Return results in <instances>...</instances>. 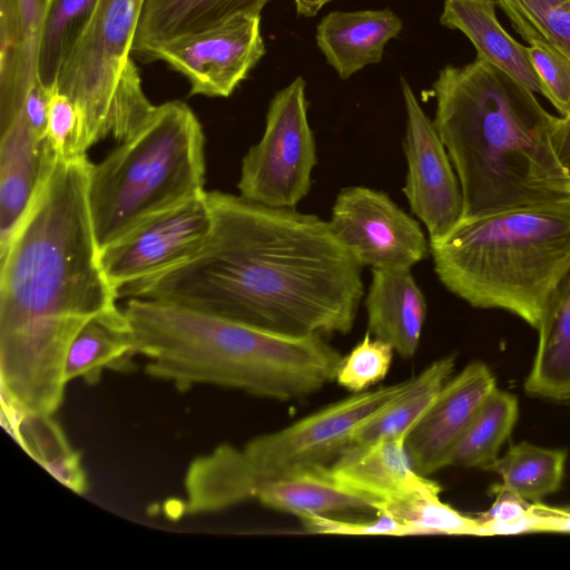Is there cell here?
Here are the masks:
<instances>
[{
	"mask_svg": "<svg viewBox=\"0 0 570 570\" xmlns=\"http://www.w3.org/2000/svg\"><path fill=\"white\" fill-rule=\"evenodd\" d=\"M38 82L24 57L18 0H0V128L22 111Z\"/></svg>",
	"mask_w": 570,
	"mask_h": 570,
	"instance_id": "28",
	"label": "cell"
},
{
	"mask_svg": "<svg viewBox=\"0 0 570 570\" xmlns=\"http://www.w3.org/2000/svg\"><path fill=\"white\" fill-rule=\"evenodd\" d=\"M454 362L453 356L439 358L421 373L411 377L406 391L358 430L353 443L364 444L380 440L406 439L451 377Z\"/></svg>",
	"mask_w": 570,
	"mask_h": 570,
	"instance_id": "24",
	"label": "cell"
},
{
	"mask_svg": "<svg viewBox=\"0 0 570 570\" xmlns=\"http://www.w3.org/2000/svg\"><path fill=\"white\" fill-rule=\"evenodd\" d=\"M205 135L180 100L155 106L139 129L91 164L88 204L100 250L144 220L206 193Z\"/></svg>",
	"mask_w": 570,
	"mask_h": 570,
	"instance_id": "6",
	"label": "cell"
},
{
	"mask_svg": "<svg viewBox=\"0 0 570 570\" xmlns=\"http://www.w3.org/2000/svg\"><path fill=\"white\" fill-rule=\"evenodd\" d=\"M268 0H145L131 53L139 58L175 38L219 24L235 16H261Z\"/></svg>",
	"mask_w": 570,
	"mask_h": 570,
	"instance_id": "20",
	"label": "cell"
},
{
	"mask_svg": "<svg viewBox=\"0 0 570 570\" xmlns=\"http://www.w3.org/2000/svg\"><path fill=\"white\" fill-rule=\"evenodd\" d=\"M91 161L56 158L23 219L0 247L1 407L53 416L79 331L117 306L88 204Z\"/></svg>",
	"mask_w": 570,
	"mask_h": 570,
	"instance_id": "2",
	"label": "cell"
},
{
	"mask_svg": "<svg viewBox=\"0 0 570 570\" xmlns=\"http://www.w3.org/2000/svg\"><path fill=\"white\" fill-rule=\"evenodd\" d=\"M567 456V451L562 449L520 442L511 445L503 456L484 471L500 475L501 484L521 499L540 502L560 489Z\"/></svg>",
	"mask_w": 570,
	"mask_h": 570,
	"instance_id": "25",
	"label": "cell"
},
{
	"mask_svg": "<svg viewBox=\"0 0 570 570\" xmlns=\"http://www.w3.org/2000/svg\"><path fill=\"white\" fill-rule=\"evenodd\" d=\"M305 87V80L297 77L271 100L264 134L242 160L237 188L243 198L295 208L308 194L317 156Z\"/></svg>",
	"mask_w": 570,
	"mask_h": 570,
	"instance_id": "8",
	"label": "cell"
},
{
	"mask_svg": "<svg viewBox=\"0 0 570 570\" xmlns=\"http://www.w3.org/2000/svg\"><path fill=\"white\" fill-rule=\"evenodd\" d=\"M365 307L371 335L403 358L414 356L428 306L411 268H372Z\"/></svg>",
	"mask_w": 570,
	"mask_h": 570,
	"instance_id": "17",
	"label": "cell"
},
{
	"mask_svg": "<svg viewBox=\"0 0 570 570\" xmlns=\"http://www.w3.org/2000/svg\"><path fill=\"white\" fill-rule=\"evenodd\" d=\"M529 531H570V511L534 502L514 525L513 534Z\"/></svg>",
	"mask_w": 570,
	"mask_h": 570,
	"instance_id": "36",
	"label": "cell"
},
{
	"mask_svg": "<svg viewBox=\"0 0 570 570\" xmlns=\"http://www.w3.org/2000/svg\"><path fill=\"white\" fill-rule=\"evenodd\" d=\"M401 88L406 114L403 148L407 163L403 193L412 213L426 227L430 243H435L462 219V191L433 121L404 78Z\"/></svg>",
	"mask_w": 570,
	"mask_h": 570,
	"instance_id": "13",
	"label": "cell"
},
{
	"mask_svg": "<svg viewBox=\"0 0 570 570\" xmlns=\"http://www.w3.org/2000/svg\"><path fill=\"white\" fill-rule=\"evenodd\" d=\"M144 4L145 0H97L58 78L55 89L69 97L81 112L87 151L109 136L118 141L124 138L119 86L131 60Z\"/></svg>",
	"mask_w": 570,
	"mask_h": 570,
	"instance_id": "7",
	"label": "cell"
},
{
	"mask_svg": "<svg viewBox=\"0 0 570 570\" xmlns=\"http://www.w3.org/2000/svg\"><path fill=\"white\" fill-rule=\"evenodd\" d=\"M297 518L307 532L315 534L415 535L407 524L380 512L376 519L367 521H351L322 514H302Z\"/></svg>",
	"mask_w": 570,
	"mask_h": 570,
	"instance_id": "34",
	"label": "cell"
},
{
	"mask_svg": "<svg viewBox=\"0 0 570 570\" xmlns=\"http://www.w3.org/2000/svg\"><path fill=\"white\" fill-rule=\"evenodd\" d=\"M330 468L341 485L365 499L376 512L416 494L441 489L414 469L405 439L352 443Z\"/></svg>",
	"mask_w": 570,
	"mask_h": 570,
	"instance_id": "15",
	"label": "cell"
},
{
	"mask_svg": "<svg viewBox=\"0 0 570 570\" xmlns=\"http://www.w3.org/2000/svg\"><path fill=\"white\" fill-rule=\"evenodd\" d=\"M432 88V121L460 183L462 218L570 199L553 139L559 117L533 91L479 57L445 66Z\"/></svg>",
	"mask_w": 570,
	"mask_h": 570,
	"instance_id": "3",
	"label": "cell"
},
{
	"mask_svg": "<svg viewBox=\"0 0 570 570\" xmlns=\"http://www.w3.org/2000/svg\"><path fill=\"white\" fill-rule=\"evenodd\" d=\"M527 47L546 97L563 118H570V57L541 41Z\"/></svg>",
	"mask_w": 570,
	"mask_h": 570,
	"instance_id": "32",
	"label": "cell"
},
{
	"mask_svg": "<svg viewBox=\"0 0 570 570\" xmlns=\"http://www.w3.org/2000/svg\"><path fill=\"white\" fill-rule=\"evenodd\" d=\"M490 490L495 500L478 518L481 535L511 534L512 528L527 515L530 503L502 484L493 485Z\"/></svg>",
	"mask_w": 570,
	"mask_h": 570,
	"instance_id": "35",
	"label": "cell"
},
{
	"mask_svg": "<svg viewBox=\"0 0 570 570\" xmlns=\"http://www.w3.org/2000/svg\"><path fill=\"white\" fill-rule=\"evenodd\" d=\"M538 350L524 390L556 402L570 400V273L551 296L537 328Z\"/></svg>",
	"mask_w": 570,
	"mask_h": 570,
	"instance_id": "23",
	"label": "cell"
},
{
	"mask_svg": "<svg viewBox=\"0 0 570 570\" xmlns=\"http://www.w3.org/2000/svg\"><path fill=\"white\" fill-rule=\"evenodd\" d=\"M394 352L390 344L373 337L367 331L351 352L342 357L335 375L336 383L352 393L368 390L385 379Z\"/></svg>",
	"mask_w": 570,
	"mask_h": 570,
	"instance_id": "31",
	"label": "cell"
},
{
	"mask_svg": "<svg viewBox=\"0 0 570 570\" xmlns=\"http://www.w3.org/2000/svg\"><path fill=\"white\" fill-rule=\"evenodd\" d=\"M210 228L206 191L144 220L102 248L105 274L118 294L187 261L205 243Z\"/></svg>",
	"mask_w": 570,
	"mask_h": 570,
	"instance_id": "12",
	"label": "cell"
},
{
	"mask_svg": "<svg viewBox=\"0 0 570 570\" xmlns=\"http://www.w3.org/2000/svg\"><path fill=\"white\" fill-rule=\"evenodd\" d=\"M495 387L493 373L480 361L469 363L448 380L405 439L407 454L420 474L430 476L449 466L476 411Z\"/></svg>",
	"mask_w": 570,
	"mask_h": 570,
	"instance_id": "14",
	"label": "cell"
},
{
	"mask_svg": "<svg viewBox=\"0 0 570 570\" xmlns=\"http://www.w3.org/2000/svg\"><path fill=\"white\" fill-rule=\"evenodd\" d=\"M212 228L187 261L121 288L292 335L348 333L364 295L362 266L330 223L295 208L207 191Z\"/></svg>",
	"mask_w": 570,
	"mask_h": 570,
	"instance_id": "1",
	"label": "cell"
},
{
	"mask_svg": "<svg viewBox=\"0 0 570 570\" xmlns=\"http://www.w3.org/2000/svg\"><path fill=\"white\" fill-rule=\"evenodd\" d=\"M495 0H445L440 23L463 32L476 49V57L543 96L527 47L502 28L495 16Z\"/></svg>",
	"mask_w": 570,
	"mask_h": 570,
	"instance_id": "19",
	"label": "cell"
},
{
	"mask_svg": "<svg viewBox=\"0 0 570 570\" xmlns=\"http://www.w3.org/2000/svg\"><path fill=\"white\" fill-rule=\"evenodd\" d=\"M402 28V20L390 9L332 11L316 27V43L327 63L346 80L380 62L385 45Z\"/></svg>",
	"mask_w": 570,
	"mask_h": 570,
	"instance_id": "18",
	"label": "cell"
},
{
	"mask_svg": "<svg viewBox=\"0 0 570 570\" xmlns=\"http://www.w3.org/2000/svg\"><path fill=\"white\" fill-rule=\"evenodd\" d=\"M430 252L450 292L538 328L570 273V199L462 218Z\"/></svg>",
	"mask_w": 570,
	"mask_h": 570,
	"instance_id": "5",
	"label": "cell"
},
{
	"mask_svg": "<svg viewBox=\"0 0 570 570\" xmlns=\"http://www.w3.org/2000/svg\"><path fill=\"white\" fill-rule=\"evenodd\" d=\"M297 13L307 18L316 16L324 4L332 0H294Z\"/></svg>",
	"mask_w": 570,
	"mask_h": 570,
	"instance_id": "38",
	"label": "cell"
},
{
	"mask_svg": "<svg viewBox=\"0 0 570 570\" xmlns=\"http://www.w3.org/2000/svg\"><path fill=\"white\" fill-rule=\"evenodd\" d=\"M97 0H48L39 49L38 81L55 89L70 53L85 32Z\"/></svg>",
	"mask_w": 570,
	"mask_h": 570,
	"instance_id": "27",
	"label": "cell"
},
{
	"mask_svg": "<svg viewBox=\"0 0 570 570\" xmlns=\"http://www.w3.org/2000/svg\"><path fill=\"white\" fill-rule=\"evenodd\" d=\"M135 357L129 324L116 306L92 317L76 335L66 360V380L96 384L105 371L131 372Z\"/></svg>",
	"mask_w": 570,
	"mask_h": 570,
	"instance_id": "22",
	"label": "cell"
},
{
	"mask_svg": "<svg viewBox=\"0 0 570 570\" xmlns=\"http://www.w3.org/2000/svg\"><path fill=\"white\" fill-rule=\"evenodd\" d=\"M442 489L416 494L392 504L380 513H386L411 527L415 535L450 534L481 535L478 519L463 515L440 499Z\"/></svg>",
	"mask_w": 570,
	"mask_h": 570,
	"instance_id": "30",
	"label": "cell"
},
{
	"mask_svg": "<svg viewBox=\"0 0 570 570\" xmlns=\"http://www.w3.org/2000/svg\"><path fill=\"white\" fill-rule=\"evenodd\" d=\"M528 42L541 41L570 57V0H495Z\"/></svg>",
	"mask_w": 570,
	"mask_h": 570,
	"instance_id": "29",
	"label": "cell"
},
{
	"mask_svg": "<svg viewBox=\"0 0 570 570\" xmlns=\"http://www.w3.org/2000/svg\"><path fill=\"white\" fill-rule=\"evenodd\" d=\"M518 412L515 395L495 387L476 411L449 465L485 470L499 458V451L518 420Z\"/></svg>",
	"mask_w": 570,
	"mask_h": 570,
	"instance_id": "26",
	"label": "cell"
},
{
	"mask_svg": "<svg viewBox=\"0 0 570 570\" xmlns=\"http://www.w3.org/2000/svg\"><path fill=\"white\" fill-rule=\"evenodd\" d=\"M553 139L558 156L570 176V118H558Z\"/></svg>",
	"mask_w": 570,
	"mask_h": 570,
	"instance_id": "37",
	"label": "cell"
},
{
	"mask_svg": "<svg viewBox=\"0 0 570 570\" xmlns=\"http://www.w3.org/2000/svg\"><path fill=\"white\" fill-rule=\"evenodd\" d=\"M410 382L353 393L285 428L250 439L242 450L262 476L331 465L353 443L356 432L400 397Z\"/></svg>",
	"mask_w": 570,
	"mask_h": 570,
	"instance_id": "9",
	"label": "cell"
},
{
	"mask_svg": "<svg viewBox=\"0 0 570 570\" xmlns=\"http://www.w3.org/2000/svg\"><path fill=\"white\" fill-rule=\"evenodd\" d=\"M57 156L21 111L0 128V247L10 239Z\"/></svg>",
	"mask_w": 570,
	"mask_h": 570,
	"instance_id": "16",
	"label": "cell"
},
{
	"mask_svg": "<svg viewBox=\"0 0 570 570\" xmlns=\"http://www.w3.org/2000/svg\"><path fill=\"white\" fill-rule=\"evenodd\" d=\"M47 140L58 158L87 156L81 112L69 97L56 89L49 102Z\"/></svg>",
	"mask_w": 570,
	"mask_h": 570,
	"instance_id": "33",
	"label": "cell"
},
{
	"mask_svg": "<svg viewBox=\"0 0 570 570\" xmlns=\"http://www.w3.org/2000/svg\"><path fill=\"white\" fill-rule=\"evenodd\" d=\"M264 55L261 16L239 14L158 45L141 59L161 60L185 76L189 95L228 97Z\"/></svg>",
	"mask_w": 570,
	"mask_h": 570,
	"instance_id": "11",
	"label": "cell"
},
{
	"mask_svg": "<svg viewBox=\"0 0 570 570\" xmlns=\"http://www.w3.org/2000/svg\"><path fill=\"white\" fill-rule=\"evenodd\" d=\"M124 313L147 375L180 391L213 385L299 400L334 381L343 357L322 335L278 333L164 301L128 298Z\"/></svg>",
	"mask_w": 570,
	"mask_h": 570,
	"instance_id": "4",
	"label": "cell"
},
{
	"mask_svg": "<svg viewBox=\"0 0 570 570\" xmlns=\"http://www.w3.org/2000/svg\"><path fill=\"white\" fill-rule=\"evenodd\" d=\"M328 223L361 266L411 268L430 252L420 224L381 190L365 186L343 188Z\"/></svg>",
	"mask_w": 570,
	"mask_h": 570,
	"instance_id": "10",
	"label": "cell"
},
{
	"mask_svg": "<svg viewBox=\"0 0 570 570\" xmlns=\"http://www.w3.org/2000/svg\"><path fill=\"white\" fill-rule=\"evenodd\" d=\"M254 499L268 509L296 517L372 510L365 499L336 481L330 465L262 476Z\"/></svg>",
	"mask_w": 570,
	"mask_h": 570,
	"instance_id": "21",
	"label": "cell"
}]
</instances>
